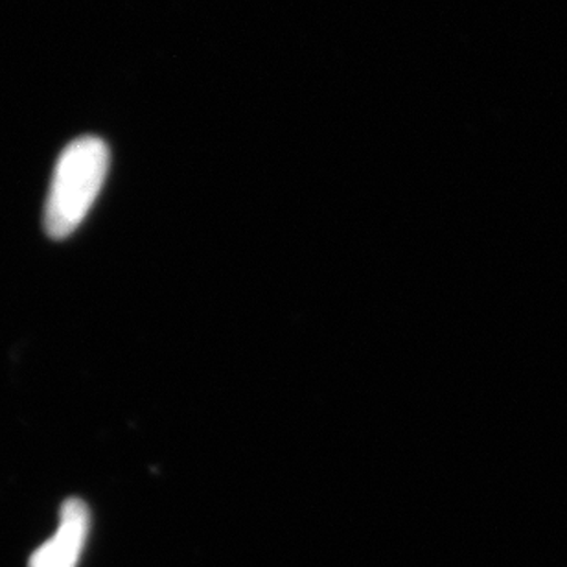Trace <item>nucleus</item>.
Instances as JSON below:
<instances>
[{
    "label": "nucleus",
    "mask_w": 567,
    "mask_h": 567,
    "mask_svg": "<svg viewBox=\"0 0 567 567\" xmlns=\"http://www.w3.org/2000/svg\"><path fill=\"white\" fill-rule=\"evenodd\" d=\"M110 169V150L102 138L82 137L63 150L44 207V230L63 240L82 225Z\"/></svg>",
    "instance_id": "nucleus-1"
},
{
    "label": "nucleus",
    "mask_w": 567,
    "mask_h": 567,
    "mask_svg": "<svg viewBox=\"0 0 567 567\" xmlns=\"http://www.w3.org/2000/svg\"><path fill=\"white\" fill-rule=\"evenodd\" d=\"M91 529V513L82 499H66L54 536L33 551L28 567H76Z\"/></svg>",
    "instance_id": "nucleus-2"
}]
</instances>
